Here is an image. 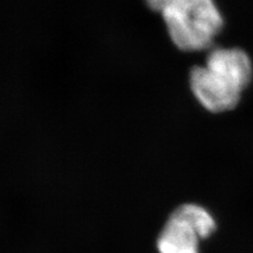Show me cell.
<instances>
[{
    "mask_svg": "<svg viewBox=\"0 0 253 253\" xmlns=\"http://www.w3.org/2000/svg\"><path fill=\"white\" fill-rule=\"evenodd\" d=\"M252 65L240 49L212 50L206 65L195 67L190 74V85L196 99L210 112L233 109L250 83Z\"/></svg>",
    "mask_w": 253,
    "mask_h": 253,
    "instance_id": "cell-1",
    "label": "cell"
},
{
    "mask_svg": "<svg viewBox=\"0 0 253 253\" xmlns=\"http://www.w3.org/2000/svg\"><path fill=\"white\" fill-rule=\"evenodd\" d=\"M160 12L171 41L183 51L208 49L223 28L213 0H167Z\"/></svg>",
    "mask_w": 253,
    "mask_h": 253,
    "instance_id": "cell-2",
    "label": "cell"
},
{
    "mask_svg": "<svg viewBox=\"0 0 253 253\" xmlns=\"http://www.w3.org/2000/svg\"><path fill=\"white\" fill-rule=\"evenodd\" d=\"M199 239L185 219L172 213L158 236L160 253H199Z\"/></svg>",
    "mask_w": 253,
    "mask_h": 253,
    "instance_id": "cell-3",
    "label": "cell"
},
{
    "mask_svg": "<svg viewBox=\"0 0 253 253\" xmlns=\"http://www.w3.org/2000/svg\"><path fill=\"white\" fill-rule=\"evenodd\" d=\"M174 214L185 219L191 226L200 239L209 236L215 229V223L213 217L200 206L187 204L178 207L173 212Z\"/></svg>",
    "mask_w": 253,
    "mask_h": 253,
    "instance_id": "cell-4",
    "label": "cell"
}]
</instances>
